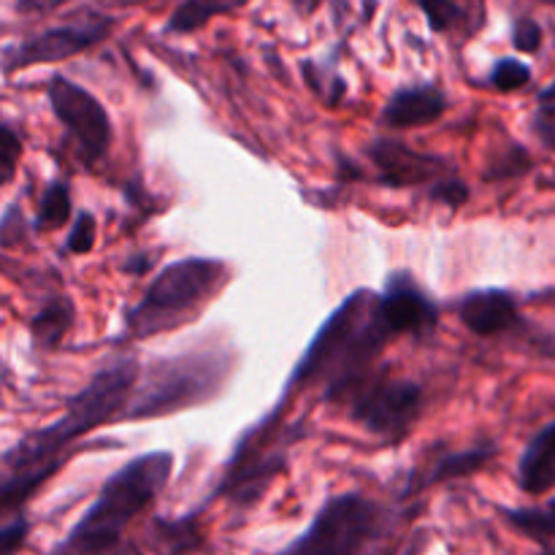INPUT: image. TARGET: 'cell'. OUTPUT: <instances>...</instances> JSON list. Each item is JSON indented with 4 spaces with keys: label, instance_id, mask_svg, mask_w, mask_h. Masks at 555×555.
I'll return each instance as SVG.
<instances>
[{
    "label": "cell",
    "instance_id": "obj_22",
    "mask_svg": "<svg viewBox=\"0 0 555 555\" xmlns=\"http://www.w3.org/2000/svg\"><path fill=\"white\" fill-rule=\"evenodd\" d=\"M415 3L421 5V11L426 14L431 30L444 33L461 22V9L453 0H415Z\"/></svg>",
    "mask_w": 555,
    "mask_h": 555
},
{
    "label": "cell",
    "instance_id": "obj_32",
    "mask_svg": "<svg viewBox=\"0 0 555 555\" xmlns=\"http://www.w3.org/2000/svg\"><path fill=\"white\" fill-rule=\"evenodd\" d=\"M542 3H555V0H542Z\"/></svg>",
    "mask_w": 555,
    "mask_h": 555
},
{
    "label": "cell",
    "instance_id": "obj_26",
    "mask_svg": "<svg viewBox=\"0 0 555 555\" xmlns=\"http://www.w3.org/2000/svg\"><path fill=\"white\" fill-rule=\"evenodd\" d=\"M22 238H25V220H22L20 206H11L3 215V220H0V244L3 247H14Z\"/></svg>",
    "mask_w": 555,
    "mask_h": 555
},
{
    "label": "cell",
    "instance_id": "obj_25",
    "mask_svg": "<svg viewBox=\"0 0 555 555\" xmlns=\"http://www.w3.org/2000/svg\"><path fill=\"white\" fill-rule=\"evenodd\" d=\"M27 531H30V526H27L25 518H16L11 524L0 526V555L20 551L27 540Z\"/></svg>",
    "mask_w": 555,
    "mask_h": 555
},
{
    "label": "cell",
    "instance_id": "obj_19",
    "mask_svg": "<svg viewBox=\"0 0 555 555\" xmlns=\"http://www.w3.org/2000/svg\"><path fill=\"white\" fill-rule=\"evenodd\" d=\"M507 520L515 529L524 531L534 540H555V499L545 507L529 509H507Z\"/></svg>",
    "mask_w": 555,
    "mask_h": 555
},
{
    "label": "cell",
    "instance_id": "obj_16",
    "mask_svg": "<svg viewBox=\"0 0 555 555\" xmlns=\"http://www.w3.org/2000/svg\"><path fill=\"white\" fill-rule=\"evenodd\" d=\"M249 0H184L177 5V11L168 20V30L171 33H193L204 27L206 22L215 16L231 14V11L244 9Z\"/></svg>",
    "mask_w": 555,
    "mask_h": 555
},
{
    "label": "cell",
    "instance_id": "obj_18",
    "mask_svg": "<svg viewBox=\"0 0 555 555\" xmlns=\"http://www.w3.org/2000/svg\"><path fill=\"white\" fill-rule=\"evenodd\" d=\"M70 217V190L65 182H52L41 195L36 215V231H57Z\"/></svg>",
    "mask_w": 555,
    "mask_h": 555
},
{
    "label": "cell",
    "instance_id": "obj_13",
    "mask_svg": "<svg viewBox=\"0 0 555 555\" xmlns=\"http://www.w3.org/2000/svg\"><path fill=\"white\" fill-rule=\"evenodd\" d=\"M448 108V98L437 87H412L396 92L385 106L383 119L390 128H421L437 122Z\"/></svg>",
    "mask_w": 555,
    "mask_h": 555
},
{
    "label": "cell",
    "instance_id": "obj_12",
    "mask_svg": "<svg viewBox=\"0 0 555 555\" xmlns=\"http://www.w3.org/2000/svg\"><path fill=\"white\" fill-rule=\"evenodd\" d=\"M459 318L472 334L496 336L518 323V304L507 291H475L461 298Z\"/></svg>",
    "mask_w": 555,
    "mask_h": 555
},
{
    "label": "cell",
    "instance_id": "obj_11",
    "mask_svg": "<svg viewBox=\"0 0 555 555\" xmlns=\"http://www.w3.org/2000/svg\"><path fill=\"white\" fill-rule=\"evenodd\" d=\"M379 312H383L388 328L396 334H423L437 325V307L415 287L406 276H393L388 293L379 296Z\"/></svg>",
    "mask_w": 555,
    "mask_h": 555
},
{
    "label": "cell",
    "instance_id": "obj_15",
    "mask_svg": "<svg viewBox=\"0 0 555 555\" xmlns=\"http://www.w3.org/2000/svg\"><path fill=\"white\" fill-rule=\"evenodd\" d=\"M70 325H74V304L68 298H54L30 320L33 341L41 350H54L70 331Z\"/></svg>",
    "mask_w": 555,
    "mask_h": 555
},
{
    "label": "cell",
    "instance_id": "obj_14",
    "mask_svg": "<svg viewBox=\"0 0 555 555\" xmlns=\"http://www.w3.org/2000/svg\"><path fill=\"white\" fill-rule=\"evenodd\" d=\"M518 482L531 496H542V493L555 488V421L542 428L531 439L529 448L524 450V459H520L518 466Z\"/></svg>",
    "mask_w": 555,
    "mask_h": 555
},
{
    "label": "cell",
    "instance_id": "obj_10",
    "mask_svg": "<svg viewBox=\"0 0 555 555\" xmlns=\"http://www.w3.org/2000/svg\"><path fill=\"white\" fill-rule=\"evenodd\" d=\"M369 157L377 166L379 179L388 188H410V184L428 182L442 171V160L431 155H421V152L410 150L401 141L379 139L369 146Z\"/></svg>",
    "mask_w": 555,
    "mask_h": 555
},
{
    "label": "cell",
    "instance_id": "obj_31",
    "mask_svg": "<svg viewBox=\"0 0 555 555\" xmlns=\"http://www.w3.org/2000/svg\"><path fill=\"white\" fill-rule=\"evenodd\" d=\"M114 3H122V5H128V3H144V0H114Z\"/></svg>",
    "mask_w": 555,
    "mask_h": 555
},
{
    "label": "cell",
    "instance_id": "obj_3",
    "mask_svg": "<svg viewBox=\"0 0 555 555\" xmlns=\"http://www.w3.org/2000/svg\"><path fill=\"white\" fill-rule=\"evenodd\" d=\"M173 469L171 453H146L130 461L103 486L101 496L70 529L68 540L57 547L65 553H106L114 551L122 529L144 513L157 493L166 488Z\"/></svg>",
    "mask_w": 555,
    "mask_h": 555
},
{
    "label": "cell",
    "instance_id": "obj_17",
    "mask_svg": "<svg viewBox=\"0 0 555 555\" xmlns=\"http://www.w3.org/2000/svg\"><path fill=\"white\" fill-rule=\"evenodd\" d=\"M493 450L491 448H475V450H461V453L444 455L442 461L431 466V472L426 475V482L437 486V482L455 480V477L472 475V472L482 469V466L491 461Z\"/></svg>",
    "mask_w": 555,
    "mask_h": 555
},
{
    "label": "cell",
    "instance_id": "obj_1",
    "mask_svg": "<svg viewBox=\"0 0 555 555\" xmlns=\"http://www.w3.org/2000/svg\"><path fill=\"white\" fill-rule=\"evenodd\" d=\"M390 336L393 331L388 328L379 312V296L369 291L352 293L314 336L296 374L291 377V385L309 388V385L325 383L328 385L325 399H334L341 388L369 372Z\"/></svg>",
    "mask_w": 555,
    "mask_h": 555
},
{
    "label": "cell",
    "instance_id": "obj_24",
    "mask_svg": "<svg viewBox=\"0 0 555 555\" xmlns=\"http://www.w3.org/2000/svg\"><path fill=\"white\" fill-rule=\"evenodd\" d=\"M513 47L518 49V52H524V54H534L537 49L542 47V27H540V22L529 20V16H524V20L515 22Z\"/></svg>",
    "mask_w": 555,
    "mask_h": 555
},
{
    "label": "cell",
    "instance_id": "obj_2",
    "mask_svg": "<svg viewBox=\"0 0 555 555\" xmlns=\"http://www.w3.org/2000/svg\"><path fill=\"white\" fill-rule=\"evenodd\" d=\"M135 383H139V363L130 361V358L98 372L90 379V385L68 401L65 415L60 421L25 437L11 453H5L3 469L25 472L43 469V466L60 469L65 461L63 450L70 442L90 434L92 428L103 426L106 421H117L119 412L133 396Z\"/></svg>",
    "mask_w": 555,
    "mask_h": 555
},
{
    "label": "cell",
    "instance_id": "obj_9",
    "mask_svg": "<svg viewBox=\"0 0 555 555\" xmlns=\"http://www.w3.org/2000/svg\"><path fill=\"white\" fill-rule=\"evenodd\" d=\"M114 22L95 16V20L74 22V25H60L52 30H43L38 36L27 38L20 47L5 52V70L27 68V65H41V63H57V60H68L74 54L92 49L108 38Z\"/></svg>",
    "mask_w": 555,
    "mask_h": 555
},
{
    "label": "cell",
    "instance_id": "obj_4",
    "mask_svg": "<svg viewBox=\"0 0 555 555\" xmlns=\"http://www.w3.org/2000/svg\"><path fill=\"white\" fill-rule=\"evenodd\" d=\"M231 369L233 361L220 352H195L152 363L144 379L135 383L117 421H146L204 404L222 388Z\"/></svg>",
    "mask_w": 555,
    "mask_h": 555
},
{
    "label": "cell",
    "instance_id": "obj_20",
    "mask_svg": "<svg viewBox=\"0 0 555 555\" xmlns=\"http://www.w3.org/2000/svg\"><path fill=\"white\" fill-rule=\"evenodd\" d=\"M22 160V141L16 135L14 128L0 122V188L9 182H14L16 168Z\"/></svg>",
    "mask_w": 555,
    "mask_h": 555
},
{
    "label": "cell",
    "instance_id": "obj_8",
    "mask_svg": "<svg viewBox=\"0 0 555 555\" xmlns=\"http://www.w3.org/2000/svg\"><path fill=\"white\" fill-rule=\"evenodd\" d=\"M49 103H52L54 117L65 125L68 135L76 141L79 155L87 163L101 160L112 144V122H108V114L101 101L65 76H52Z\"/></svg>",
    "mask_w": 555,
    "mask_h": 555
},
{
    "label": "cell",
    "instance_id": "obj_6",
    "mask_svg": "<svg viewBox=\"0 0 555 555\" xmlns=\"http://www.w3.org/2000/svg\"><path fill=\"white\" fill-rule=\"evenodd\" d=\"M388 513L372 499L350 493L339 496L320 509L318 520L309 526L307 534L291 545V553L304 555H350L363 553L385 537Z\"/></svg>",
    "mask_w": 555,
    "mask_h": 555
},
{
    "label": "cell",
    "instance_id": "obj_23",
    "mask_svg": "<svg viewBox=\"0 0 555 555\" xmlns=\"http://www.w3.org/2000/svg\"><path fill=\"white\" fill-rule=\"evenodd\" d=\"M68 253L74 255H87L95 247V217L90 211H81L74 222V231L68 233V242H65Z\"/></svg>",
    "mask_w": 555,
    "mask_h": 555
},
{
    "label": "cell",
    "instance_id": "obj_29",
    "mask_svg": "<svg viewBox=\"0 0 555 555\" xmlns=\"http://www.w3.org/2000/svg\"><path fill=\"white\" fill-rule=\"evenodd\" d=\"M534 130L537 135L551 146V150H555V117H545V114H540V117H537Z\"/></svg>",
    "mask_w": 555,
    "mask_h": 555
},
{
    "label": "cell",
    "instance_id": "obj_28",
    "mask_svg": "<svg viewBox=\"0 0 555 555\" xmlns=\"http://www.w3.org/2000/svg\"><path fill=\"white\" fill-rule=\"evenodd\" d=\"M68 0H16V11L20 14H47V11L60 9Z\"/></svg>",
    "mask_w": 555,
    "mask_h": 555
},
{
    "label": "cell",
    "instance_id": "obj_21",
    "mask_svg": "<svg viewBox=\"0 0 555 555\" xmlns=\"http://www.w3.org/2000/svg\"><path fill=\"white\" fill-rule=\"evenodd\" d=\"M491 79H493V87H496V90L513 92V90H520V87L529 85L531 68L526 63H520L518 57H504L496 63Z\"/></svg>",
    "mask_w": 555,
    "mask_h": 555
},
{
    "label": "cell",
    "instance_id": "obj_7",
    "mask_svg": "<svg viewBox=\"0 0 555 555\" xmlns=\"http://www.w3.org/2000/svg\"><path fill=\"white\" fill-rule=\"evenodd\" d=\"M334 399H345L352 421L379 437H404L417 421L423 406V390L410 379H385L379 374H363L341 388Z\"/></svg>",
    "mask_w": 555,
    "mask_h": 555
},
{
    "label": "cell",
    "instance_id": "obj_30",
    "mask_svg": "<svg viewBox=\"0 0 555 555\" xmlns=\"http://www.w3.org/2000/svg\"><path fill=\"white\" fill-rule=\"evenodd\" d=\"M540 114H545V117H555V85L547 87V90L540 92Z\"/></svg>",
    "mask_w": 555,
    "mask_h": 555
},
{
    "label": "cell",
    "instance_id": "obj_5",
    "mask_svg": "<svg viewBox=\"0 0 555 555\" xmlns=\"http://www.w3.org/2000/svg\"><path fill=\"white\" fill-rule=\"evenodd\" d=\"M228 280V269L217 260L188 258L171 263L155 276L146 296L128 314V334L133 339L177 328L193 318Z\"/></svg>",
    "mask_w": 555,
    "mask_h": 555
},
{
    "label": "cell",
    "instance_id": "obj_27",
    "mask_svg": "<svg viewBox=\"0 0 555 555\" xmlns=\"http://www.w3.org/2000/svg\"><path fill=\"white\" fill-rule=\"evenodd\" d=\"M431 193H434V198L442 201V204H448V206H453V209L469 198V188H466L461 179H444V182H437L434 184Z\"/></svg>",
    "mask_w": 555,
    "mask_h": 555
}]
</instances>
